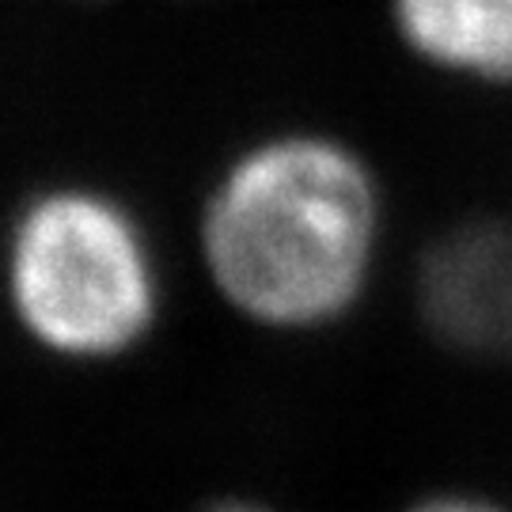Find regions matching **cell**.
<instances>
[{
	"label": "cell",
	"mask_w": 512,
	"mask_h": 512,
	"mask_svg": "<svg viewBox=\"0 0 512 512\" xmlns=\"http://www.w3.org/2000/svg\"><path fill=\"white\" fill-rule=\"evenodd\" d=\"M0 289L19 334L65 365L122 361L164 315V266L145 220L95 183H54L19 202Z\"/></svg>",
	"instance_id": "2"
},
{
	"label": "cell",
	"mask_w": 512,
	"mask_h": 512,
	"mask_svg": "<svg viewBox=\"0 0 512 512\" xmlns=\"http://www.w3.org/2000/svg\"><path fill=\"white\" fill-rule=\"evenodd\" d=\"M391 31L425 69L512 88V0H387Z\"/></svg>",
	"instance_id": "4"
},
{
	"label": "cell",
	"mask_w": 512,
	"mask_h": 512,
	"mask_svg": "<svg viewBox=\"0 0 512 512\" xmlns=\"http://www.w3.org/2000/svg\"><path fill=\"white\" fill-rule=\"evenodd\" d=\"M403 512H509L505 505H497L494 497L482 494H459V490H444V494H429L406 505Z\"/></svg>",
	"instance_id": "5"
},
{
	"label": "cell",
	"mask_w": 512,
	"mask_h": 512,
	"mask_svg": "<svg viewBox=\"0 0 512 512\" xmlns=\"http://www.w3.org/2000/svg\"><path fill=\"white\" fill-rule=\"evenodd\" d=\"M384 190L357 148L323 129H274L236 148L198 209V262L243 323L319 334L346 323L384 255Z\"/></svg>",
	"instance_id": "1"
},
{
	"label": "cell",
	"mask_w": 512,
	"mask_h": 512,
	"mask_svg": "<svg viewBox=\"0 0 512 512\" xmlns=\"http://www.w3.org/2000/svg\"><path fill=\"white\" fill-rule=\"evenodd\" d=\"M414 304L444 349L512 365V220L467 217L437 232L414 266Z\"/></svg>",
	"instance_id": "3"
},
{
	"label": "cell",
	"mask_w": 512,
	"mask_h": 512,
	"mask_svg": "<svg viewBox=\"0 0 512 512\" xmlns=\"http://www.w3.org/2000/svg\"><path fill=\"white\" fill-rule=\"evenodd\" d=\"M198 512H277V509L262 505V501H251V497H220V501H209Z\"/></svg>",
	"instance_id": "6"
}]
</instances>
